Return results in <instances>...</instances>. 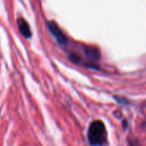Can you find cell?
I'll return each instance as SVG.
<instances>
[{"label": "cell", "instance_id": "6da1fadb", "mask_svg": "<svg viewBox=\"0 0 146 146\" xmlns=\"http://www.w3.org/2000/svg\"><path fill=\"white\" fill-rule=\"evenodd\" d=\"M88 138L90 144L94 146L102 145L106 142L107 131L105 125L101 120H96L91 123L89 128Z\"/></svg>", "mask_w": 146, "mask_h": 146}, {"label": "cell", "instance_id": "7a4b0ae2", "mask_svg": "<svg viewBox=\"0 0 146 146\" xmlns=\"http://www.w3.org/2000/svg\"><path fill=\"white\" fill-rule=\"evenodd\" d=\"M48 30L51 32V34L54 36V38L57 40V41L60 44H66L67 38L64 35V33L60 30L58 26L54 22H47L46 23Z\"/></svg>", "mask_w": 146, "mask_h": 146}, {"label": "cell", "instance_id": "3957f363", "mask_svg": "<svg viewBox=\"0 0 146 146\" xmlns=\"http://www.w3.org/2000/svg\"><path fill=\"white\" fill-rule=\"evenodd\" d=\"M17 25L19 28V31L23 35V36H24L25 38H30L31 37L32 33H31L29 25L24 19H23V18L17 19Z\"/></svg>", "mask_w": 146, "mask_h": 146}, {"label": "cell", "instance_id": "277c9868", "mask_svg": "<svg viewBox=\"0 0 146 146\" xmlns=\"http://www.w3.org/2000/svg\"><path fill=\"white\" fill-rule=\"evenodd\" d=\"M85 54L91 60L96 61L100 58V51L94 46H86L85 47Z\"/></svg>", "mask_w": 146, "mask_h": 146}, {"label": "cell", "instance_id": "5b68a950", "mask_svg": "<svg viewBox=\"0 0 146 146\" xmlns=\"http://www.w3.org/2000/svg\"><path fill=\"white\" fill-rule=\"evenodd\" d=\"M70 60H71L72 62H74V63H78L79 60H80V58H79L77 55H74V54H71V55L70 56Z\"/></svg>", "mask_w": 146, "mask_h": 146}]
</instances>
